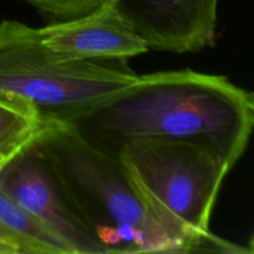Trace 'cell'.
<instances>
[{"label":"cell","instance_id":"cell-1","mask_svg":"<svg viewBox=\"0 0 254 254\" xmlns=\"http://www.w3.org/2000/svg\"><path fill=\"white\" fill-rule=\"evenodd\" d=\"M68 123L114 154L133 139L189 141L233 169L254 130V93L218 74L155 72L139 76Z\"/></svg>","mask_w":254,"mask_h":254},{"label":"cell","instance_id":"cell-2","mask_svg":"<svg viewBox=\"0 0 254 254\" xmlns=\"http://www.w3.org/2000/svg\"><path fill=\"white\" fill-rule=\"evenodd\" d=\"M35 141L107 254L190 252L117 154L66 122L45 121Z\"/></svg>","mask_w":254,"mask_h":254},{"label":"cell","instance_id":"cell-3","mask_svg":"<svg viewBox=\"0 0 254 254\" xmlns=\"http://www.w3.org/2000/svg\"><path fill=\"white\" fill-rule=\"evenodd\" d=\"M139 188L190 252H248L210 232L223 180L232 169L210 149L189 141L139 138L117 151Z\"/></svg>","mask_w":254,"mask_h":254},{"label":"cell","instance_id":"cell-4","mask_svg":"<svg viewBox=\"0 0 254 254\" xmlns=\"http://www.w3.org/2000/svg\"><path fill=\"white\" fill-rule=\"evenodd\" d=\"M138 78L127 62L60 60L40 29L0 22V97L30 104L44 121L72 122Z\"/></svg>","mask_w":254,"mask_h":254},{"label":"cell","instance_id":"cell-5","mask_svg":"<svg viewBox=\"0 0 254 254\" xmlns=\"http://www.w3.org/2000/svg\"><path fill=\"white\" fill-rule=\"evenodd\" d=\"M36 134L1 165L0 192L66 246L71 254H107L74 210L59 176L37 146Z\"/></svg>","mask_w":254,"mask_h":254},{"label":"cell","instance_id":"cell-6","mask_svg":"<svg viewBox=\"0 0 254 254\" xmlns=\"http://www.w3.org/2000/svg\"><path fill=\"white\" fill-rule=\"evenodd\" d=\"M149 50L195 54L215 45L220 0H113Z\"/></svg>","mask_w":254,"mask_h":254},{"label":"cell","instance_id":"cell-7","mask_svg":"<svg viewBox=\"0 0 254 254\" xmlns=\"http://www.w3.org/2000/svg\"><path fill=\"white\" fill-rule=\"evenodd\" d=\"M45 46L64 61L127 62L149 51L113 0L93 11L40 29Z\"/></svg>","mask_w":254,"mask_h":254},{"label":"cell","instance_id":"cell-8","mask_svg":"<svg viewBox=\"0 0 254 254\" xmlns=\"http://www.w3.org/2000/svg\"><path fill=\"white\" fill-rule=\"evenodd\" d=\"M44 122L30 104L0 97V150L24 143L41 128Z\"/></svg>","mask_w":254,"mask_h":254},{"label":"cell","instance_id":"cell-9","mask_svg":"<svg viewBox=\"0 0 254 254\" xmlns=\"http://www.w3.org/2000/svg\"><path fill=\"white\" fill-rule=\"evenodd\" d=\"M27 2L45 17L52 21H64L69 19L68 0H21Z\"/></svg>","mask_w":254,"mask_h":254},{"label":"cell","instance_id":"cell-10","mask_svg":"<svg viewBox=\"0 0 254 254\" xmlns=\"http://www.w3.org/2000/svg\"><path fill=\"white\" fill-rule=\"evenodd\" d=\"M106 1L107 0H68L69 19L88 14Z\"/></svg>","mask_w":254,"mask_h":254},{"label":"cell","instance_id":"cell-11","mask_svg":"<svg viewBox=\"0 0 254 254\" xmlns=\"http://www.w3.org/2000/svg\"><path fill=\"white\" fill-rule=\"evenodd\" d=\"M248 251H250V253H254V236H253L252 240H251L250 247H248Z\"/></svg>","mask_w":254,"mask_h":254}]
</instances>
